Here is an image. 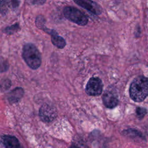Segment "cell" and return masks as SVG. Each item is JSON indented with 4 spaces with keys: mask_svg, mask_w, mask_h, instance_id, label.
I'll return each mask as SVG.
<instances>
[{
    "mask_svg": "<svg viewBox=\"0 0 148 148\" xmlns=\"http://www.w3.org/2000/svg\"><path fill=\"white\" fill-rule=\"evenodd\" d=\"M130 95L135 102L143 101L148 96V78L143 76L135 78L131 84Z\"/></svg>",
    "mask_w": 148,
    "mask_h": 148,
    "instance_id": "obj_1",
    "label": "cell"
},
{
    "mask_svg": "<svg viewBox=\"0 0 148 148\" xmlns=\"http://www.w3.org/2000/svg\"><path fill=\"white\" fill-rule=\"evenodd\" d=\"M22 56L27 65L31 69H36L40 66L42 62L41 55L34 44L28 43L24 45Z\"/></svg>",
    "mask_w": 148,
    "mask_h": 148,
    "instance_id": "obj_2",
    "label": "cell"
},
{
    "mask_svg": "<svg viewBox=\"0 0 148 148\" xmlns=\"http://www.w3.org/2000/svg\"><path fill=\"white\" fill-rule=\"evenodd\" d=\"M63 13L64 16L68 20L81 26L86 25L88 23V18L80 10L73 6H65Z\"/></svg>",
    "mask_w": 148,
    "mask_h": 148,
    "instance_id": "obj_3",
    "label": "cell"
},
{
    "mask_svg": "<svg viewBox=\"0 0 148 148\" xmlns=\"http://www.w3.org/2000/svg\"><path fill=\"white\" fill-rule=\"evenodd\" d=\"M103 84L98 77H91L89 79L86 88L87 94L92 96H98L102 93Z\"/></svg>",
    "mask_w": 148,
    "mask_h": 148,
    "instance_id": "obj_4",
    "label": "cell"
},
{
    "mask_svg": "<svg viewBox=\"0 0 148 148\" xmlns=\"http://www.w3.org/2000/svg\"><path fill=\"white\" fill-rule=\"evenodd\" d=\"M73 1L80 6L94 14H100L102 12L100 5L92 0H73Z\"/></svg>",
    "mask_w": 148,
    "mask_h": 148,
    "instance_id": "obj_5",
    "label": "cell"
},
{
    "mask_svg": "<svg viewBox=\"0 0 148 148\" xmlns=\"http://www.w3.org/2000/svg\"><path fill=\"white\" fill-rule=\"evenodd\" d=\"M39 117L44 122H50L57 116V113L54 108L49 105L45 104L39 109Z\"/></svg>",
    "mask_w": 148,
    "mask_h": 148,
    "instance_id": "obj_6",
    "label": "cell"
},
{
    "mask_svg": "<svg viewBox=\"0 0 148 148\" xmlns=\"http://www.w3.org/2000/svg\"><path fill=\"white\" fill-rule=\"evenodd\" d=\"M102 101L104 105L108 108H113L119 102L118 96L113 90L106 89L102 95Z\"/></svg>",
    "mask_w": 148,
    "mask_h": 148,
    "instance_id": "obj_7",
    "label": "cell"
},
{
    "mask_svg": "<svg viewBox=\"0 0 148 148\" xmlns=\"http://www.w3.org/2000/svg\"><path fill=\"white\" fill-rule=\"evenodd\" d=\"M0 142L5 148H23L18 140L14 136L9 135L1 136Z\"/></svg>",
    "mask_w": 148,
    "mask_h": 148,
    "instance_id": "obj_8",
    "label": "cell"
},
{
    "mask_svg": "<svg viewBox=\"0 0 148 148\" xmlns=\"http://www.w3.org/2000/svg\"><path fill=\"white\" fill-rule=\"evenodd\" d=\"M23 94L24 91L21 88H16L9 94L8 100L10 103L17 102L22 98Z\"/></svg>",
    "mask_w": 148,
    "mask_h": 148,
    "instance_id": "obj_9",
    "label": "cell"
},
{
    "mask_svg": "<svg viewBox=\"0 0 148 148\" xmlns=\"http://www.w3.org/2000/svg\"><path fill=\"white\" fill-rule=\"evenodd\" d=\"M51 40L52 43L59 49H63L66 45L65 39L62 37L59 36L57 33L51 36Z\"/></svg>",
    "mask_w": 148,
    "mask_h": 148,
    "instance_id": "obj_10",
    "label": "cell"
},
{
    "mask_svg": "<svg viewBox=\"0 0 148 148\" xmlns=\"http://www.w3.org/2000/svg\"><path fill=\"white\" fill-rule=\"evenodd\" d=\"M9 6V0H0V13L5 15L8 12Z\"/></svg>",
    "mask_w": 148,
    "mask_h": 148,
    "instance_id": "obj_11",
    "label": "cell"
},
{
    "mask_svg": "<svg viewBox=\"0 0 148 148\" xmlns=\"http://www.w3.org/2000/svg\"><path fill=\"white\" fill-rule=\"evenodd\" d=\"M20 29V27L18 23L13 24L10 26H8L6 27L4 29V32L7 34L8 35H12L16 32H18Z\"/></svg>",
    "mask_w": 148,
    "mask_h": 148,
    "instance_id": "obj_12",
    "label": "cell"
},
{
    "mask_svg": "<svg viewBox=\"0 0 148 148\" xmlns=\"http://www.w3.org/2000/svg\"><path fill=\"white\" fill-rule=\"evenodd\" d=\"M146 109L143 108L138 107L136 109V114L139 119H142L146 114Z\"/></svg>",
    "mask_w": 148,
    "mask_h": 148,
    "instance_id": "obj_13",
    "label": "cell"
},
{
    "mask_svg": "<svg viewBox=\"0 0 148 148\" xmlns=\"http://www.w3.org/2000/svg\"><path fill=\"white\" fill-rule=\"evenodd\" d=\"M28 2L32 5H41L44 4L46 0H27Z\"/></svg>",
    "mask_w": 148,
    "mask_h": 148,
    "instance_id": "obj_14",
    "label": "cell"
},
{
    "mask_svg": "<svg viewBox=\"0 0 148 148\" xmlns=\"http://www.w3.org/2000/svg\"><path fill=\"white\" fill-rule=\"evenodd\" d=\"M8 68V65L5 61H0V72L6 71Z\"/></svg>",
    "mask_w": 148,
    "mask_h": 148,
    "instance_id": "obj_15",
    "label": "cell"
},
{
    "mask_svg": "<svg viewBox=\"0 0 148 148\" xmlns=\"http://www.w3.org/2000/svg\"><path fill=\"white\" fill-rule=\"evenodd\" d=\"M19 0H11L10 3L13 9H16L19 6Z\"/></svg>",
    "mask_w": 148,
    "mask_h": 148,
    "instance_id": "obj_16",
    "label": "cell"
},
{
    "mask_svg": "<svg viewBox=\"0 0 148 148\" xmlns=\"http://www.w3.org/2000/svg\"><path fill=\"white\" fill-rule=\"evenodd\" d=\"M70 148H76V147H75L73 145H72L71 146V147H70Z\"/></svg>",
    "mask_w": 148,
    "mask_h": 148,
    "instance_id": "obj_17",
    "label": "cell"
}]
</instances>
